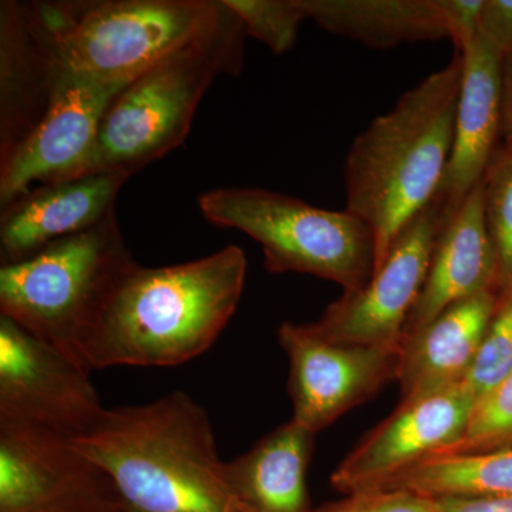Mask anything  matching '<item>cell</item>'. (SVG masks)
Masks as SVG:
<instances>
[{
    "label": "cell",
    "mask_w": 512,
    "mask_h": 512,
    "mask_svg": "<svg viewBox=\"0 0 512 512\" xmlns=\"http://www.w3.org/2000/svg\"><path fill=\"white\" fill-rule=\"evenodd\" d=\"M500 147L512 153V53L503 59V124Z\"/></svg>",
    "instance_id": "cell-29"
},
{
    "label": "cell",
    "mask_w": 512,
    "mask_h": 512,
    "mask_svg": "<svg viewBox=\"0 0 512 512\" xmlns=\"http://www.w3.org/2000/svg\"><path fill=\"white\" fill-rule=\"evenodd\" d=\"M72 443L109 477L124 512H247L218 457L210 416L183 392L106 409Z\"/></svg>",
    "instance_id": "cell-2"
},
{
    "label": "cell",
    "mask_w": 512,
    "mask_h": 512,
    "mask_svg": "<svg viewBox=\"0 0 512 512\" xmlns=\"http://www.w3.org/2000/svg\"><path fill=\"white\" fill-rule=\"evenodd\" d=\"M62 73L35 2L0 6V158L29 136Z\"/></svg>",
    "instance_id": "cell-17"
},
{
    "label": "cell",
    "mask_w": 512,
    "mask_h": 512,
    "mask_svg": "<svg viewBox=\"0 0 512 512\" xmlns=\"http://www.w3.org/2000/svg\"><path fill=\"white\" fill-rule=\"evenodd\" d=\"M477 35L501 56L512 53V0H484Z\"/></svg>",
    "instance_id": "cell-27"
},
{
    "label": "cell",
    "mask_w": 512,
    "mask_h": 512,
    "mask_svg": "<svg viewBox=\"0 0 512 512\" xmlns=\"http://www.w3.org/2000/svg\"><path fill=\"white\" fill-rule=\"evenodd\" d=\"M63 69L130 83L197 35L221 0L35 2Z\"/></svg>",
    "instance_id": "cell-7"
},
{
    "label": "cell",
    "mask_w": 512,
    "mask_h": 512,
    "mask_svg": "<svg viewBox=\"0 0 512 512\" xmlns=\"http://www.w3.org/2000/svg\"><path fill=\"white\" fill-rule=\"evenodd\" d=\"M511 444L512 370L494 390L478 400L463 439L443 454L498 450L510 447Z\"/></svg>",
    "instance_id": "cell-25"
},
{
    "label": "cell",
    "mask_w": 512,
    "mask_h": 512,
    "mask_svg": "<svg viewBox=\"0 0 512 512\" xmlns=\"http://www.w3.org/2000/svg\"><path fill=\"white\" fill-rule=\"evenodd\" d=\"M313 439L315 434L291 419L225 463L229 484L247 512H311L306 471Z\"/></svg>",
    "instance_id": "cell-20"
},
{
    "label": "cell",
    "mask_w": 512,
    "mask_h": 512,
    "mask_svg": "<svg viewBox=\"0 0 512 512\" xmlns=\"http://www.w3.org/2000/svg\"><path fill=\"white\" fill-rule=\"evenodd\" d=\"M446 217L439 197L400 232L370 281L330 303L316 322L308 323L319 338L338 345H402Z\"/></svg>",
    "instance_id": "cell-8"
},
{
    "label": "cell",
    "mask_w": 512,
    "mask_h": 512,
    "mask_svg": "<svg viewBox=\"0 0 512 512\" xmlns=\"http://www.w3.org/2000/svg\"><path fill=\"white\" fill-rule=\"evenodd\" d=\"M221 9L197 35L131 80L101 117L87 175L141 168L180 147L198 104L221 74L244 66V26L221 0Z\"/></svg>",
    "instance_id": "cell-4"
},
{
    "label": "cell",
    "mask_w": 512,
    "mask_h": 512,
    "mask_svg": "<svg viewBox=\"0 0 512 512\" xmlns=\"http://www.w3.org/2000/svg\"><path fill=\"white\" fill-rule=\"evenodd\" d=\"M205 220L261 244L272 274L318 276L355 292L375 272V238L349 211L312 207L262 188H218L198 200Z\"/></svg>",
    "instance_id": "cell-6"
},
{
    "label": "cell",
    "mask_w": 512,
    "mask_h": 512,
    "mask_svg": "<svg viewBox=\"0 0 512 512\" xmlns=\"http://www.w3.org/2000/svg\"><path fill=\"white\" fill-rule=\"evenodd\" d=\"M247 268L235 245L185 264L131 266L86 340L83 365L168 367L202 355L237 312Z\"/></svg>",
    "instance_id": "cell-1"
},
{
    "label": "cell",
    "mask_w": 512,
    "mask_h": 512,
    "mask_svg": "<svg viewBox=\"0 0 512 512\" xmlns=\"http://www.w3.org/2000/svg\"><path fill=\"white\" fill-rule=\"evenodd\" d=\"M311 512H443L439 500L403 490H367Z\"/></svg>",
    "instance_id": "cell-26"
},
{
    "label": "cell",
    "mask_w": 512,
    "mask_h": 512,
    "mask_svg": "<svg viewBox=\"0 0 512 512\" xmlns=\"http://www.w3.org/2000/svg\"><path fill=\"white\" fill-rule=\"evenodd\" d=\"M443 512H512V497L443 498Z\"/></svg>",
    "instance_id": "cell-28"
},
{
    "label": "cell",
    "mask_w": 512,
    "mask_h": 512,
    "mask_svg": "<svg viewBox=\"0 0 512 512\" xmlns=\"http://www.w3.org/2000/svg\"><path fill=\"white\" fill-rule=\"evenodd\" d=\"M453 147L437 197L454 210L478 184L501 146L503 59L483 37L463 50Z\"/></svg>",
    "instance_id": "cell-16"
},
{
    "label": "cell",
    "mask_w": 512,
    "mask_h": 512,
    "mask_svg": "<svg viewBox=\"0 0 512 512\" xmlns=\"http://www.w3.org/2000/svg\"><path fill=\"white\" fill-rule=\"evenodd\" d=\"M485 291L498 292L500 285L480 183L458 207L446 210L426 282L407 320L403 338L429 325L454 303Z\"/></svg>",
    "instance_id": "cell-18"
},
{
    "label": "cell",
    "mask_w": 512,
    "mask_h": 512,
    "mask_svg": "<svg viewBox=\"0 0 512 512\" xmlns=\"http://www.w3.org/2000/svg\"><path fill=\"white\" fill-rule=\"evenodd\" d=\"M248 36L264 43L276 56L289 52L299 26L308 19L301 0H224Z\"/></svg>",
    "instance_id": "cell-23"
},
{
    "label": "cell",
    "mask_w": 512,
    "mask_h": 512,
    "mask_svg": "<svg viewBox=\"0 0 512 512\" xmlns=\"http://www.w3.org/2000/svg\"><path fill=\"white\" fill-rule=\"evenodd\" d=\"M477 400L466 382L402 400L332 474L340 493L375 490L463 439Z\"/></svg>",
    "instance_id": "cell-13"
},
{
    "label": "cell",
    "mask_w": 512,
    "mask_h": 512,
    "mask_svg": "<svg viewBox=\"0 0 512 512\" xmlns=\"http://www.w3.org/2000/svg\"><path fill=\"white\" fill-rule=\"evenodd\" d=\"M485 222L497 256L501 293L512 288V153L498 148L483 181Z\"/></svg>",
    "instance_id": "cell-22"
},
{
    "label": "cell",
    "mask_w": 512,
    "mask_h": 512,
    "mask_svg": "<svg viewBox=\"0 0 512 512\" xmlns=\"http://www.w3.org/2000/svg\"><path fill=\"white\" fill-rule=\"evenodd\" d=\"M104 412L90 370L0 315V420L73 441Z\"/></svg>",
    "instance_id": "cell-9"
},
{
    "label": "cell",
    "mask_w": 512,
    "mask_h": 512,
    "mask_svg": "<svg viewBox=\"0 0 512 512\" xmlns=\"http://www.w3.org/2000/svg\"><path fill=\"white\" fill-rule=\"evenodd\" d=\"M500 298L497 291L477 293L403 338L396 380L402 400L464 382Z\"/></svg>",
    "instance_id": "cell-19"
},
{
    "label": "cell",
    "mask_w": 512,
    "mask_h": 512,
    "mask_svg": "<svg viewBox=\"0 0 512 512\" xmlns=\"http://www.w3.org/2000/svg\"><path fill=\"white\" fill-rule=\"evenodd\" d=\"M128 83L106 82L63 69L49 106L28 137L0 158V204L39 185L84 177L89 171L101 117Z\"/></svg>",
    "instance_id": "cell-10"
},
{
    "label": "cell",
    "mask_w": 512,
    "mask_h": 512,
    "mask_svg": "<svg viewBox=\"0 0 512 512\" xmlns=\"http://www.w3.org/2000/svg\"><path fill=\"white\" fill-rule=\"evenodd\" d=\"M278 339L289 360L292 420L313 434L397 380L402 345H338L291 322L279 326Z\"/></svg>",
    "instance_id": "cell-12"
},
{
    "label": "cell",
    "mask_w": 512,
    "mask_h": 512,
    "mask_svg": "<svg viewBox=\"0 0 512 512\" xmlns=\"http://www.w3.org/2000/svg\"><path fill=\"white\" fill-rule=\"evenodd\" d=\"M0 512H124L109 477L72 440L0 420Z\"/></svg>",
    "instance_id": "cell-11"
},
{
    "label": "cell",
    "mask_w": 512,
    "mask_h": 512,
    "mask_svg": "<svg viewBox=\"0 0 512 512\" xmlns=\"http://www.w3.org/2000/svg\"><path fill=\"white\" fill-rule=\"evenodd\" d=\"M116 212L80 234L0 268V312L83 367L86 340L136 265ZM89 370V369H87Z\"/></svg>",
    "instance_id": "cell-5"
},
{
    "label": "cell",
    "mask_w": 512,
    "mask_h": 512,
    "mask_svg": "<svg viewBox=\"0 0 512 512\" xmlns=\"http://www.w3.org/2000/svg\"><path fill=\"white\" fill-rule=\"evenodd\" d=\"M128 178L109 171L37 185L2 207V265L25 261L47 245L99 224L114 211V201Z\"/></svg>",
    "instance_id": "cell-15"
},
{
    "label": "cell",
    "mask_w": 512,
    "mask_h": 512,
    "mask_svg": "<svg viewBox=\"0 0 512 512\" xmlns=\"http://www.w3.org/2000/svg\"><path fill=\"white\" fill-rule=\"evenodd\" d=\"M375 490L410 491L433 500L512 497V448L426 458Z\"/></svg>",
    "instance_id": "cell-21"
},
{
    "label": "cell",
    "mask_w": 512,
    "mask_h": 512,
    "mask_svg": "<svg viewBox=\"0 0 512 512\" xmlns=\"http://www.w3.org/2000/svg\"><path fill=\"white\" fill-rule=\"evenodd\" d=\"M461 76L457 52L376 117L349 148L346 211L372 231L375 271L400 232L439 194L453 147Z\"/></svg>",
    "instance_id": "cell-3"
},
{
    "label": "cell",
    "mask_w": 512,
    "mask_h": 512,
    "mask_svg": "<svg viewBox=\"0 0 512 512\" xmlns=\"http://www.w3.org/2000/svg\"><path fill=\"white\" fill-rule=\"evenodd\" d=\"M512 370V288L501 293L500 303L485 332L473 366L468 370L467 386L483 399L494 390Z\"/></svg>",
    "instance_id": "cell-24"
},
{
    "label": "cell",
    "mask_w": 512,
    "mask_h": 512,
    "mask_svg": "<svg viewBox=\"0 0 512 512\" xmlns=\"http://www.w3.org/2000/svg\"><path fill=\"white\" fill-rule=\"evenodd\" d=\"M308 19L373 49L451 39L457 52L477 36L484 0H301Z\"/></svg>",
    "instance_id": "cell-14"
}]
</instances>
